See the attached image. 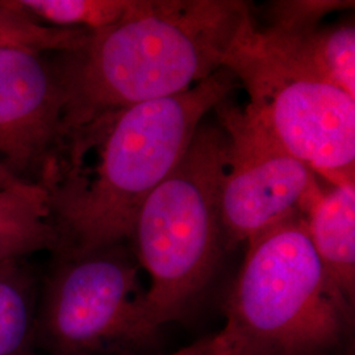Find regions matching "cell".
I'll return each mask as SVG.
<instances>
[{"instance_id": "3957f363", "label": "cell", "mask_w": 355, "mask_h": 355, "mask_svg": "<svg viewBox=\"0 0 355 355\" xmlns=\"http://www.w3.org/2000/svg\"><path fill=\"white\" fill-rule=\"evenodd\" d=\"M354 308L334 287L309 240L303 215L248 242L211 336L215 355H333L350 333Z\"/></svg>"}, {"instance_id": "6da1fadb", "label": "cell", "mask_w": 355, "mask_h": 355, "mask_svg": "<svg viewBox=\"0 0 355 355\" xmlns=\"http://www.w3.org/2000/svg\"><path fill=\"white\" fill-rule=\"evenodd\" d=\"M239 85L228 69L174 96L102 117L61 139L38 184L60 237L54 254L124 243L136 216L189 149L204 116Z\"/></svg>"}, {"instance_id": "52a82bcc", "label": "cell", "mask_w": 355, "mask_h": 355, "mask_svg": "<svg viewBox=\"0 0 355 355\" xmlns=\"http://www.w3.org/2000/svg\"><path fill=\"white\" fill-rule=\"evenodd\" d=\"M227 101L215 110L229 137L220 211L224 245L233 248L286 218L304 216L322 187L309 166L286 152L243 108Z\"/></svg>"}, {"instance_id": "4fadbf2b", "label": "cell", "mask_w": 355, "mask_h": 355, "mask_svg": "<svg viewBox=\"0 0 355 355\" xmlns=\"http://www.w3.org/2000/svg\"><path fill=\"white\" fill-rule=\"evenodd\" d=\"M17 10L53 26L103 31L124 19L136 0H10Z\"/></svg>"}, {"instance_id": "9a60e30c", "label": "cell", "mask_w": 355, "mask_h": 355, "mask_svg": "<svg viewBox=\"0 0 355 355\" xmlns=\"http://www.w3.org/2000/svg\"><path fill=\"white\" fill-rule=\"evenodd\" d=\"M354 1L341 0H283L268 7L270 26L279 33H302L320 28V21L330 12L350 8Z\"/></svg>"}, {"instance_id": "9c48e42d", "label": "cell", "mask_w": 355, "mask_h": 355, "mask_svg": "<svg viewBox=\"0 0 355 355\" xmlns=\"http://www.w3.org/2000/svg\"><path fill=\"white\" fill-rule=\"evenodd\" d=\"M306 232L331 283L354 308L355 182L320 191L304 215Z\"/></svg>"}, {"instance_id": "8fae6325", "label": "cell", "mask_w": 355, "mask_h": 355, "mask_svg": "<svg viewBox=\"0 0 355 355\" xmlns=\"http://www.w3.org/2000/svg\"><path fill=\"white\" fill-rule=\"evenodd\" d=\"M58 248L46 191L29 182L0 189V261Z\"/></svg>"}, {"instance_id": "ba28073f", "label": "cell", "mask_w": 355, "mask_h": 355, "mask_svg": "<svg viewBox=\"0 0 355 355\" xmlns=\"http://www.w3.org/2000/svg\"><path fill=\"white\" fill-rule=\"evenodd\" d=\"M51 54L0 48V167L21 182L37 183L62 136L66 92Z\"/></svg>"}, {"instance_id": "7c38bea8", "label": "cell", "mask_w": 355, "mask_h": 355, "mask_svg": "<svg viewBox=\"0 0 355 355\" xmlns=\"http://www.w3.org/2000/svg\"><path fill=\"white\" fill-rule=\"evenodd\" d=\"M37 304L26 258L0 261V355H41L36 343Z\"/></svg>"}, {"instance_id": "8992f818", "label": "cell", "mask_w": 355, "mask_h": 355, "mask_svg": "<svg viewBox=\"0 0 355 355\" xmlns=\"http://www.w3.org/2000/svg\"><path fill=\"white\" fill-rule=\"evenodd\" d=\"M145 292L140 265L124 243L55 254L38 295V353L112 355L148 343Z\"/></svg>"}, {"instance_id": "e0dca14e", "label": "cell", "mask_w": 355, "mask_h": 355, "mask_svg": "<svg viewBox=\"0 0 355 355\" xmlns=\"http://www.w3.org/2000/svg\"><path fill=\"white\" fill-rule=\"evenodd\" d=\"M17 182H21V180H17V179L13 178L10 173H7L3 167H0V189L12 186V184L17 183Z\"/></svg>"}, {"instance_id": "30bf717a", "label": "cell", "mask_w": 355, "mask_h": 355, "mask_svg": "<svg viewBox=\"0 0 355 355\" xmlns=\"http://www.w3.org/2000/svg\"><path fill=\"white\" fill-rule=\"evenodd\" d=\"M258 36L277 51L306 71L343 89L355 99V28L341 24L302 33H279L258 28Z\"/></svg>"}, {"instance_id": "7a4b0ae2", "label": "cell", "mask_w": 355, "mask_h": 355, "mask_svg": "<svg viewBox=\"0 0 355 355\" xmlns=\"http://www.w3.org/2000/svg\"><path fill=\"white\" fill-rule=\"evenodd\" d=\"M253 26L252 7L241 0H136L82 49L58 53L66 92L61 139L214 76Z\"/></svg>"}, {"instance_id": "5b68a950", "label": "cell", "mask_w": 355, "mask_h": 355, "mask_svg": "<svg viewBox=\"0 0 355 355\" xmlns=\"http://www.w3.org/2000/svg\"><path fill=\"white\" fill-rule=\"evenodd\" d=\"M225 69L248 91L243 108L267 135L331 186L355 179V99L266 46L255 23Z\"/></svg>"}, {"instance_id": "5bb4252c", "label": "cell", "mask_w": 355, "mask_h": 355, "mask_svg": "<svg viewBox=\"0 0 355 355\" xmlns=\"http://www.w3.org/2000/svg\"><path fill=\"white\" fill-rule=\"evenodd\" d=\"M89 35L85 29L44 26L17 10L10 0L0 1V48L73 53L86 45Z\"/></svg>"}, {"instance_id": "2e32d148", "label": "cell", "mask_w": 355, "mask_h": 355, "mask_svg": "<svg viewBox=\"0 0 355 355\" xmlns=\"http://www.w3.org/2000/svg\"><path fill=\"white\" fill-rule=\"evenodd\" d=\"M161 355H215V353H214V347H212L211 336H208L203 340H199L183 349H179L177 352Z\"/></svg>"}, {"instance_id": "277c9868", "label": "cell", "mask_w": 355, "mask_h": 355, "mask_svg": "<svg viewBox=\"0 0 355 355\" xmlns=\"http://www.w3.org/2000/svg\"><path fill=\"white\" fill-rule=\"evenodd\" d=\"M228 159L227 132L200 125L136 216L129 240L150 279L144 316L153 336L182 318L215 274L224 248L220 208Z\"/></svg>"}]
</instances>
